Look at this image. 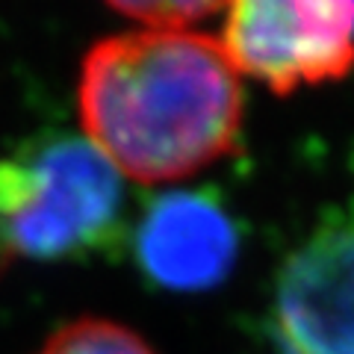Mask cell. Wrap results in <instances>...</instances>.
Returning <instances> with one entry per match:
<instances>
[{"label":"cell","mask_w":354,"mask_h":354,"mask_svg":"<svg viewBox=\"0 0 354 354\" xmlns=\"http://www.w3.org/2000/svg\"><path fill=\"white\" fill-rule=\"evenodd\" d=\"M86 139L142 183H171L234 153L245 121L239 74L216 39L124 32L86 53L77 86Z\"/></svg>","instance_id":"1"},{"label":"cell","mask_w":354,"mask_h":354,"mask_svg":"<svg viewBox=\"0 0 354 354\" xmlns=\"http://www.w3.org/2000/svg\"><path fill=\"white\" fill-rule=\"evenodd\" d=\"M106 3L127 18L174 30L180 24H192V21L218 12L227 0H106Z\"/></svg>","instance_id":"7"},{"label":"cell","mask_w":354,"mask_h":354,"mask_svg":"<svg viewBox=\"0 0 354 354\" xmlns=\"http://www.w3.org/2000/svg\"><path fill=\"white\" fill-rule=\"evenodd\" d=\"M133 251L151 283L171 292H201L234 272L239 230L213 189H171L139 216Z\"/></svg>","instance_id":"5"},{"label":"cell","mask_w":354,"mask_h":354,"mask_svg":"<svg viewBox=\"0 0 354 354\" xmlns=\"http://www.w3.org/2000/svg\"><path fill=\"white\" fill-rule=\"evenodd\" d=\"M124 242V180L88 139L41 133L0 157V266L109 257Z\"/></svg>","instance_id":"2"},{"label":"cell","mask_w":354,"mask_h":354,"mask_svg":"<svg viewBox=\"0 0 354 354\" xmlns=\"http://www.w3.org/2000/svg\"><path fill=\"white\" fill-rule=\"evenodd\" d=\"M36 354H157L133 328L101 316L65 322L44 339Z\"/></svg>","instance_id":"6"},{"label":"cell","mask_w":354,"mask_h":354,"mask_svg":"<svg viewBox=\"0 0 354 354\" xmlns=\"http://www.w3.org/2000/svg\"><path fill=\"white\" fill-rule=\"evenodd\" d=\"M274 319L295 354H354V201L325 209L283 260Z\"/></svg>","instance_id":"4"},{"label":"cell","mask_w":354,"mask_h":354,"mask_svg":"<svg viewBox=\"0 0 354 354\" xmlns=\"http://www.w3.org/2000/svg\"><path fill=\"white\" fill-rule=\"evenodd\" d=\"M218 44L272 95L334 83L354 68V0H227Z\"/></svg>","instance_id":"3"}]
</instances>
